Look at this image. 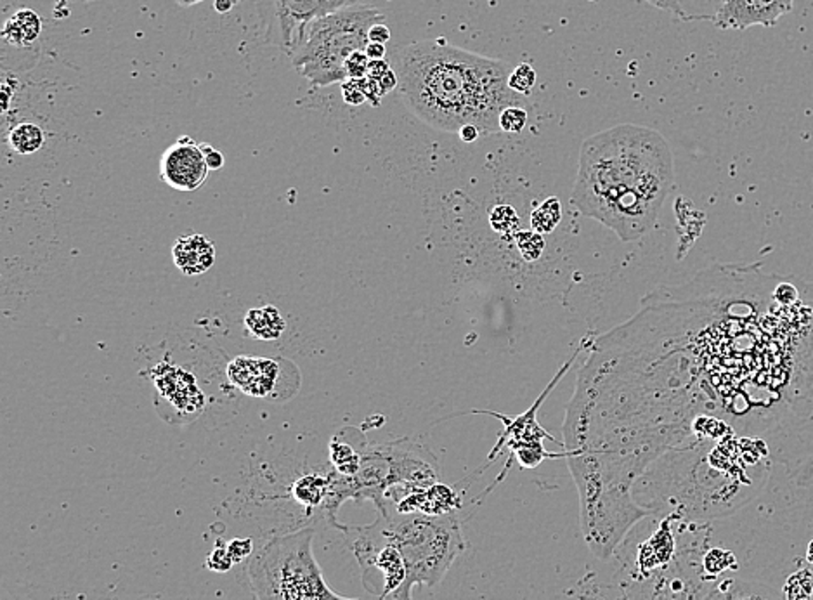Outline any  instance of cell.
<instances>
[{
	"instance_id": "cell-1",
	"label": "cell",
	"mask_w": 813,
	"mask_h": 600,
	"mask_svg": "<svg viewBox=\"0 0 813 600\" xmlns=\"http://www.w3.org/2000/svg\"><path fill=\"white\" fill-rule=\"evenodd\" d=\"M673 179L671 148L658 130L621 123L582 143L571 203L621 241H635L656 226Z\"/></svg>"
},
{
	"instance_id": "cell-2",
	"label": "cell",
	"mask_w": 813,
	"mask_h": 600,
	"mask_svg": "<svg viewBox=\"0 0 813 600\" xmlns=\"http://www.w3.org/2000/svg\"><path fill=\"white\" fill-rule=\"evenodd\" d=\"M399 96L426 125L460 132L475 125L482 136L500 130V115L524 106L508 87L510 63L460 49L444 39L413 42L395 58Z\"/></svg>"
},
{
	"instance_id": "cell-3",
	"label": "cell",
	"mask_w": 813,
	"mask_h": 600,
	"mask_svg": "<svg viewBox=\"0 0 813 600\" xmlns=\"http://www.w3.org/2000/svg\"><path fill=\"white\" fill-rule=\"evenodd\" d=\"M314 529L272 538L248 562V578L257 600H361L335 594L324 581L312 550Z\"/></svg>"
},
{
	"instance_id": "cell-4",
	"label": "cell",
	"mask_w": 813,
	"mask_h": 600,
	"mask_svg": "<svg viewBox=\"0 0 813 600\" xmlns=\"http://www.w3.org/2000/svg\"><path fill=\"white\" fill-rule=\"evenodd\" d=\"M384 526L408 569V587H435L464 554L465 536L455 514L428 516L422 512L403 514L387 510Z\"/></svg>"
},
{
	"instance_id": "cell-5",
	"label": "cell",
	"mask_w": 813,
	"mask_h": 600,
	"mask_svg": "<svg viewBox=\"0 0 813 600\" xmlns=\"http://www.w3.org/2000/svg\"><path fill=\"white\" fill-rule=\"evenodd\" d=\"M386 16L373 5L356 4L310 25L306 43L292 56V65L312 83L326 87L348 81L346 61L368 45V32Z\"/></svg>"
},
{
	"instance_id": "cell-6",
	"label": "cell",
	"mask_w": 813,
	"mask_h": 600,
	"mask_svg": "<svg viewBox=\"0 0 813 600\" xmlns=\"http://www.w3.org/2000/svg\"><path fill=\"white\" fill-rule=\"evenodd\" d=\"M357 531L354 554L368 592L379 596V600H413L403 554L390 540L384 520Z\"/></svg>"
},
{
	"instance_id": "cell-7",
	"label": "cell",
	"mask_w": 813,
	"mask_h": 600,
	"mask_svg": "<svg viewBox=\"0 0 813 600\" xmlns=\"http://www.w3.org/2000/svg\"><path fill=\"white\" fill-rule=\"evenodd\" d=\"M359 0H257L262 41L290 58L306 43L310 25Z\"/></svg>"
},
{
	"instance_id": "cell-8",
	"label": "cell",
	"mask_w": 813,
	"mask_h": 600,
	"mask_svg": "<svg viewBox=\"0 0 813 600\" xmlns=\"http://www.w3.org/2000/svg\"><path fill=\"white\" fill-rule=\"evenodd\" d=\"M161 181L177 191H196L208 177L205 155L190 136L179 137L160 160Z\"/></svg>"
},
{
	"instance_id": "cell-9",
	"label": "cell",
	"mask_w": 813,
	"mask_h": 600,
	"mask_svg": "<svg viewBox=\"0 0 813 600\" xmlns=\"http://www.w3.org/2000/svg\"><path fill=\"white\" fill-rule=\"evenodd\" d=\"M794 0H723L713 25L720 30H747L753 27L772 28L789 14Z\"/></svg>"
},
{
	"instance_id": "cell-10",
	"label": "cell",
	"mask_w": 813,
	"mask_h": 600,
	"mask_svg": "<svg viewBox=\"0 0 813 600\" xmlns=\"http://www.w3.org/2000/svg\"><path fill=\"white\" fill-rule=\"evenodd\" d=\"M285 370L281 361L254 356H238L228 364V378L236 389L252 398L274 400L281 396L279 382Z\"/></svg>"
},
{
	"instance_id": "cell-11",
	"label": "cell",
	"mask_w": 813,
	"mask_h": 600,
	"mask_svg": "<svg viewBox=\"0 0 813 600\" xmlns=\"http://www.w3.org/2000/svg\"><path fill=\"white\" fill-rule=\"evenodd\" d=\"M155 386L158 393L177 408L188 413H199L203 409V394L194 382L193 375L168 362L155 368Z\"/></svg>"
},
{
	"instance_id": "cell-12",
	"label": "cell",
	"mask_w": 813,
	"mask_h": 600,
	"mask_svg": "<svg viewBox=\"0 0 813 600\" xmlns=\"http://www.w3.org/2000/svg\"><path fill=\"white\" fill-rule=\"evenodd\" d=\"M172 257H174V264L177 266V269L183 275L186 277L203 275L215 262V246H214V241L208 240L207 237L199 233H192V235L181 237L174 243Z\"/></svg>"
},
{
	"instance_id": "cell-13",
	"label": "cell",
	"mask_w": 813,
	"mask_h": 600,
	"mask_svg": "<svg viewBox=\"0 0 813 600\" xmlns=\"http://www.w3.org/2000/svg\"><path fill=\"white\" fill-rule=\"evenodd\" d=\"M702 600H784V596L762 583L727 578L718 581Z\"/></svg>"
},
{
	"instance_id": "cell-14",
	"label": "cell",
	"mask_w": 813,
	"mask_h": 600,
	"mask_svg": "<svg viewBox=\"0 0 813 600\" xmlns=\"http://www.w3.org/2000/svg\"><path fill=\"white\" fill-rule=\"evenodd\" d=\"M42 21L39 14L32 9H21L14 12L4 25L2 37L16 47H28L39 39Z\"/></svg>"
},
{
	"instance_id": "cell-15",
	"label": "cell",
	"mask_w": 813,
	"mask_h": 600,
	"mask_svg": "<svg viewBox=\"0 0 813 600\" xmlns=\"http://www.w3.org/2000/svg\"><path fill=\"white\" fill-rule=\"evenodd\" d=\"M245 328L254 339L262 342H272L283 335L286 324L274 306H266L250 309L246 313Z\"/></svg>"
},
{
	"instance_id": "cell-16",
	"label": "cell",
	"mask_w": 813,
	"mask_h": 600,
	"mask_svg": "<svg viewBox=\"0 0 813 600\" xmlns=\"http://www.w3.org/2000/svg\"><path fill=\"white\" fill-rule=\"evenodd\" d=\"M45 141L43 130L35 123H18L9 132V144L20 155H32L39 152Z\"/></svg>"
},
{
	"instance_id": "cell-17",
	"label": "cell",
	"mask_w": 813,
	"mask_h": 600,
	"mask_svg": "<svg viewBox=\"0 0 813 600\" xmlns=\"http://www.w3.org/2000/svg\"><path fill=\"white\" fill-rule=\"evenodd\" d=\"M330 480L310 474L293 484L292 495L299 503L306 507H317L319 502L330 495Z\"/></svg>"
},
{
	"instance_id": "cell-18",
	"label": "cell",
	"mask_w": 813,
	"mask_h": 600,
	"mask_svg": "<svg viewBox=\"0 0 813 600\" xmlns=\"http://www.w3.org/2000/svg\"><path fill=\"white\" fill-rule=\"evenodd\" d=\"M562 219V206L557 199H548L531 214V228L536 233H551Z\"/></svg>"
},
{
	"instance_id": "cell-19",
	"label": "cell",
	"mask_w": 813,
	"mask_h": 600,
	"mask_svg": "<svg viewBox=\"0 0 813 600\" xmlns=\"http://www.w3.org/2000/svg\"><path fill=\"white\" fill-rule=\"evenodd\" d=\"M361 458H363V453L361 455L356 453V449L348 442L339 438L332 440V462L342 476H348V478L356 476L361 467Z\"/></svg>"
},
{
	"instance_id": "cell-20",
	"label": "cell",
	"mask_w": 813,
	"mask_h": 600,
	"mask_svg": "<svg viewBox=\"0 0 813 600\" xmlns=\"http://www.w3.org/2000/svg\"><path fill=\"white\" fill-rule=\"evenodd\" d=\"M784 600H812L813 571L810 567H801L793 573L782 588Z\"/></svg>"
},
{
	"instance_id": "cell-21",
	"label": "cell",
	"mask_w": 813,
	"mask_h": 600,
	"mask_svg": "<svg viewBox=\"0 0 813 600\" xmlns=\"http://www.w3.org/2000/svg\"><path fill=\"white\" fill-rule=\"evenodd\" d=\"M723 0H678L684 9L685 21H709L713 23Z\"/></svg>"
},
{
	"instance_id": "cell-22",
	"label": "cell",
	"mask_w": 813,
	"mask_h": 600,
	"mask_svg": "<svg viewBox=\"0 0 813 600\" xmlns=\"http://www.w3.org/2000/svg\"><path fill=\"white\" fill-rule=\"evenodd\" d=\"M731 567L732 569L737 567L736 556L723 549H713L702 559V569L707 578H718Z\"/></svg>"
},
{
	"instance_id": "cell-23",
	"label": "cell",
	"mask_w": 813,
	"mask_h": 600,
	"mask_svg": "<svg viewBox=\"0 0 813 600\" xmlns=\"http://www.w3.org/2000/svg\"><path fill=\"white\" fill-rule=\"evenodd\" d=\"M535 83H536V70L529 63H520L513 66L508 77V87L524 97L533 92Z\"/></svg>"
},
{
	"instance_id": "cell-24",
	"label": "cell",
	"mask_w": 813,
	"mask_h": 600,
	"mask_svg": "<svg viewBox=\"0 0 813 600\" xmlns=\"http://www.w3.org/2000/svg\"><path fill=\"white\" fill-rule=\"evenodd\" d=\"M528 125V110L524 106H510L500 115V130L506 134H520Z\"/></svg>"
},
{
	"instance_id": "cell-25",
	"label": "cell",
	"mask_w": 813,
	"mask_h": 600,
	"mask_svg": "<svg viewBox=\"0 0 813 600\" xmlns=\"http://www.w3.org/2000/svg\"><path fill=\"white\" fill-rule=\"evenodd\" d=\"M370 68V59L364 51L352 52L346 61V72L348 79H364Z\"/></svg>"
},
{
	"instance_id": "cell-26",
	"label": "cell",
	"mask_w": 813,
	"mask_h": 600,
	"mask_svg": "<svg viewBox=\"0 0 813 600\" xmlns=\"http://www.w3.org/2000/svg\"><path fill=\"white\" fill-rule=\"evenodd\" d=\"M232 564H234V560H232L231 554L228 550V545L226 547L224 545L223 547L221 545L215 547L210 552L208 559H207V567L215 571V573H228L231 569Z\"/></svg>"
},
{
	"instance_id": "cell-27",
	"label": "cell",
	"mask_w": 813,
	"mask_h": 600,
	"mask_svg": "<svg viewBox=\"0 0 813 600\" xmlns=\"http://www.w3.org/2000/svg\"><path fill=\"white\" fill-rule=\"evenodd\" d=\"M342 92L344 99L348 105H361L366 101V92H364V79H348L342 82Z\"/></svg>"
},
{
	"instance_id": "cell-28",
	"label": "cell",
	"mask_w": 813,
	"mask_h": 600,
	"mask_svg": "<svg viewBox=\"0 0 813 600\" xmlns=\"http://www.w3.org/2000/svg\"><path fill=\"white\" fill-rule=\"evenodd\" d=\"M228 550L231 554L234 564H238V562H243V560L248 559L252 556L254 543H252L250 538H234L228 543Z\"/></svg>"
},
{
	"instance_id": "cell-29",
	"label": "cell",
	"mask_w": 813,
	"mask_h": 600,
	"mask_svg": "<svg viewBox=\"0 0 813 600\" xmlns=\"http://www.w3.org/2000/svg\"><path fill=\"white\" fill-rule=\"evenodd\" d=\"M642 2H647V4H651L653 7L659 9V11L669 12V14H673L676 19L685 21V14H684V9L680 7L678 0H642Z\"/></svg>"
},
{
	"instance_id": "cell-30",
	"label": "cell",
	"mask_w": 813,
	"mask_h": 600,
	"mask_svg": "<svg viewBox=\"0 0 813 600\" xmlns=\"http://www.w3.org/2000/svg\"><path fill=\"white\" fill-rule=\"evenodd\" d=\"M203 155H205V161H207V167L208 170H219L224 167V155L221 152H217L214 146L210 144H199Z\"/></svg>"
},
{
	"instance_id": "cell-31",
	"label": "cell",
	"mask_w": 813,
	"mask_h": 600,
	"mask_svg": "<svg viewBox=\"0 0 813 600\" xmlns=\"http://www.w3.org/2000/svg\"><path fill=\"white\" fill-rule=\"evenodd\" d=\"M368 39L370 42H377V43H387L390 41V28H388L386 23H377L370 28L368 32Z\"/></svg>"
},
{
	"instance_id": "cell-32",
	"label": "cell",
	"mask_w": 813,
	"mask_h": 600,
	"mask_svg": "<svg viewBox=\"0 0 813 600\" xmlns=\"http://www.w3.org/2000/svg\"><path fill=\"white\" fill-rule=\"evenodd\" d=\"M364 52L368 56L370 61H380V59H386V54H387V49L384 43H377V42H368V45L364 47Z\"/></svg>"
},
{
	"instance_id": "cell-33",
	"label": "cell",
	"mask_w": 813,
	"mask_h": 600,
	"mask_svg": "<svg viewBox=\"0 0 813 600\" xmlns=\"http://www.w3.org/2000/svg\"><path fill=\"white\" fill-rule=\"evenodd\" d=\"M458 136H460V139L465 141V143H473V141H477L482 134H481V130H479L475 125H465V127L460 129Z\"/></svg>"
},
{
	"instance_id": "cell-34",
	"label": "cell",
	"mask_w": 813,
	"mask_h": 600,
	"mask_svg": "<svg viewBox=\"0 0 813 600\" xmlns=\"http://www.w3.org/2000/svg\"><path fill=\"white\" fill-rule=\"evenodd\" d=\"M234 7V0H215V11L221 14L230 12Z\"/></svg>"
},
{
	"instance_id": "cell-35",
	"label": "cell",
	"mask_w": 813,
	"mask_h": 600,
	"mask_svg": "<svg viewBox=\"0 0 813 600\" xmlns=\"http://www.w3.org/2000/svg\"><path fill=\"white\" fill-rule=\"evenodd\" d=\"M176 2H177L181 7H192V5H196V4H199V2H203V0H176Z\"/></svg>"
},
{
	"instance_id": "cell-36",
	"label": "cell",
	"mask_w": 813,
	"mask_h": 600,
	"mask_svg": "<svg viewBox=\"0 0 813 600\" xmlns=\"http://www.w3.org/2000/svg\"><path fill=\"white\" fill-rule=\"evenodd\" d=\"M807 560L810 565H813V540L809 543V549H807Z\"/></svg>"
}]
</instances>
